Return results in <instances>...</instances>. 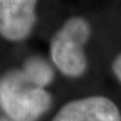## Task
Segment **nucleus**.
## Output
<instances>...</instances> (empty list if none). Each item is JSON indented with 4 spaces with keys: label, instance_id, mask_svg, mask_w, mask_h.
<instances>
[{
    "label": "nucleus",
    "instance_id": "obj_1",
    "mask_svg": "<svg viewBox=\"0 0 121 121\" xmlns=\"http://www.w3.org/2000/svg\"><path fill=\"white\" fill-rule=\"evenodd\" d=\"M52 98L23 71H11L0 80V104L14 121H35L48 110Z\"/></svg>",
    "mask_w": 121,
    "mask_h": 121
},
{
    "label": "nucleus",
    "instance_id": "obj_2",
    "mask_svg": "<svg viewBox=\"0 0 121 121\" xmlns=\"http://www.w3.org/2000/svg\"><path fill=\"white\" fill-rule=\"evenodd\" d=\"M91 35V27L85 18H69L51 40L52 62L64 75L79 77L87 68L84 47Z\"/></svg>",
    "mask_w": 121,
    "mask_h": 121
},
{
    "label": "nucleus",
    "instance_id": "obj_3",
    "mask_svg": "<svg viewBox=\"0 0 121 121\" xmlns=\"http://www.w3.org/2000/svg\"><path fill=\"white\" fill-rule=\"evenodd\" d=\"M37 0H0V35L9 40L27 36L35 23Z\"/></svg>",
    "mask_w": 121,
    "mask_h": 121
},
{
    "label": "nucleus",
    "instance_id": "obj_4",
    "mask_svg": "<svg viewBox=\"0 0 121 121\" xmlns=\"http://www.w3.org/2000/svg\"><path fill=\"white\" fill-rule=\"evenodd\" d=\"M52 121H121V113L112 100L92 96L67 103Z\"/></svg>",
    "mask_w": 121,
    "mask_h": 121
},
{
    "label": "nucleus",
    "instance_id": "obj_5",
    "mask_svg": "<svg viewBox=\"0 0 121 121\" xmlns=\"http://www.w3.org/2000/svg\"><path fill=\"white\" fill-rule=\"evenodd\" d=\"M22 71L32 81H35L43 88L52 80V76H54L50 65L39 58H31L27 60Z\"/></svg>",
    "mask_w": 121,
    "mask_h": 121
},
{
    "label": "nucleus",
    "instance_id": "obj_6",
    "mask_svg": "<svg viewBox=\"0 0 121 121\" xmlns=\"http://www.w3.org/2000/svg\"><path fill=\"white\" fill-rule=\"evenodd\" d=\"M112 71H113V73H114L115 77L117 78V80H118L121 84V54H119L115 58V60H113Z\"/></svg>",
    "mask_w": 121,
    "mask_h": 121
},
{
    "label": "nucleus",
    "instance_id": "obj_7",
    "mask_svg": "<svg viewBox=\"0 0 121 121\" xmlns=\"http://www.w3.org/2000/svg\"><path fill=\"white\" fill-rule=\"evenodd\" d=\"M0 121H7V120L4 119V118H2V117H0Z\"/></svg>",
    "mask_w": 121,
    "mask_h": 121
}]
</instances>
